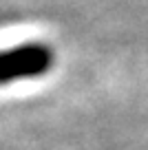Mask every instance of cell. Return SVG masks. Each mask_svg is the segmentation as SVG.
<instances>
[{"label": "cell", "instance_id": "1", "mask_svg": "<svg viewBox=\"0 0 148 150\" xmlns=\"http://www.w3.org/2000/svg\"><path fill=\"white\" fill-rule=\"evenodd\" d=\"M53 64L51 49L42 42H27L0 51V84L44 75Z\"/></svg>", "mask_w": 148, "mask_h": 150}]
</instances>
